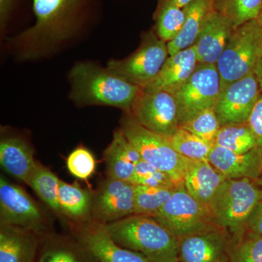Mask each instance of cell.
<instances>
[{
    "mask_svg": "<svg viewBox=\"0 0 262 262\" xmlns=\"http://www.w3.org/2000/svg\"><path fill=\"white\" fill-rule=\"evenodd\" d=\"M71 96L80 104L105 105L130 114L144 89L92 63L76 64L70 75Z\"/></svg>",
    "mask_w": 262,
    "mask_h": 262,
    "instance_id": "cell-1",
    "label": "cell"
},
{
    "mask_svg": "<svg viewBox=\"0 0 262 262\" xmlns=\"http://www.w3.org/2000/svg\"><path fill=\"white\" fill-rule=\"evenodd\" d=\"M89 0H33L36 22L20 39L32 55L56 46L83 23Z\"/></svg>",
    "mask_w": 262,
    "mask_h": 262,
    "instance_id": "cell-2",
    "label": "cell"
},
{
    "mask_svg": "<svg viewBox=\"0 0 262 262\" xmlns=\"http://www.w3.org/2000/svg\"><path fill=\"white\" fill-rule=\"evenodd\" d=\"M106 227L117 244L151 262H179L178 238L152 217L134 214Z\"/></svg>",
    "mask_w": 262,
    "mask_h": 262,
    "instance_id": "cell-3",
    "label": "cell"
},
{
    "mask_svg": "<svg viewBox=\"0 0 262 262\" xmlns=\"http://www.w3.org/2000/svg\"><path fill=\"white\" fill-rule=\"evenodd\" d=\"M262 199V187L248 179H227L208 205L215 225L225 229L232 238L247 231L248 221Z\"/></svg>",
    "mask_w": 262,
    "mask_h": 262,
    "instance_id": "cell-4",
    "label": "cell"
},
{
    "mask_svg": "<svg viewBox=\"0 0 262 262\" xmlns=\"http://www.w3.org/2000/svg\"><path fill=\"white\" fill-rule=\"evenodd\" d=\"M262 58V28L257 20L234 29L216 63L221 90L254 72Z\"/></svg>",
    "mask_w": 262,
    "mask_h": 262,
    "instance_id": "cell-5",
    "label": "cell"
},
{
    "mask_svg": "<svg viewBox=\"0 0 262 262\" xmlns=\"http://www.w3.org/2000/svg\"><path fill=\"white\" fill-rule=\"evenodd\" d=\"M120 127L141 160L168 173L178 185L184 186L183 177L189 159L174 149L168 138L148 130L130 114L122 118Z\"/></svg>",
    "mask_w": 262,
    "mask_h": 262,
    "instance_id": "cell-6",
    "label": "cell"
},
{
    "mask_svg": "<svg viewBox=\"0 0 262 262\" xmlns=\"http://www.w3.org/2000/svg\"><path fill=\"white\" fill-rule=\"evenodd\" d=\"M220 92L216 65L198 63L191 77L170 93L177 103L179 127L202 112L214 107Z\"/></svg>",
    "mask_w": 262,
    "mask_h": 262,
    "instance_id": "cell-7",
    "label": "cell"
},
{
    "mask_svg": "<svg viewBox=\"0 0 262 262\" xmlns=\"http://www.w3.org/2000/svg\"><path fill=\"white\" fill-rule=\"evenodd\" d=\"M169 57L168 45L155 30L144 33L139 47L122 60H112L107 68L143 89L158 77Z\"/></svg>",
    "mask_w": 262,
    "mask_h": 262,
    "instance_id": "cell-8",
    "label": "cell"
},
{
    "mask_svg": "<svg viewBox=\"0 0 262 262\" xmlns=\"http://www.w3.org/2000/svg\"><path fill=\"white\" fill-rule=\"evenodd\" d=\"M152 218L177 238L216 226L208 205L193 198L184 186L175 189L170 199Z\"/></svg>",
    "mask_w": 262,
    "mask_h": 262,
    "instance_id": "cell-9",
    "label": "cell"
},
{
    "mask_svg": "<svg viewBox=\"0 0 262 262\" xmlns=\"http://www.w3.org/2000/svg\"><path fill=\"white\" fill-rule=\"evenodd\" d=\"M130 115L148 130L170 138L179 127L177 103L165 91H143Z\"/></svg>",
    "mask_w": 262,
    "mask_h": 262,
    "instance_id": "cell-10",
    "label": "cell"
},
{
    "mask_svg": "<svg viewBox=\"0 0 262 262\" xmlns=\"http://www.w3.org/2000/svg\"><path fill=\"white\" fill-rule=\"evenodd\" d=\"M261 94L254 73L221 90L213 107L221 127L247 123Z\"/></svg>",
    "mask_w": 262,
    "mask_h": 262,
    "instance_id": "cell-11",
    "label": "cell"
},
{
    "mask_svg": "<svg viewBox=\"0 0 262 262\" xmlns=\"http://www.w3.org/2000/svg\"><path fill=\"white\" fill-rule=\"evenodd\" d=\"M230 234L214 226L178 238L179 262H230Z\"/></svg>",
    "mask_w": 262,
    "mask_h": 262,
    "instance_id": "cell-12",
    "label": "cell"
},
{
    "mask_svg": "<svg viewBox=\"0 0 262 262\" xmlns=\"http://www.w3.org/2000/svg\"><path fill=\"white\" fill-rule=\"evenodd\" d=\"M0 217L1 225L38 230L42 214L35 202L22 188L0 179Z\"/></svg>",
    "mask_w": 262,
    "mask_h": 262,
    "instance_id": "cell-13",
    "label": "cell"
},
{
    "mask_svg": "<svg viewBox=\"0 0 262 262\" xmlns=\"http://www.w3.org/2000/svg\"><path fill=\"white\" fill-rule=\"evenodd\" d=\"M95 218L111 223L134 214V184L108 178L93 199Z\"/></svg>",
    "mask_w": 262,
    "mask_h": 262,
    "instance_id": "cell-14",
    "label": "cell"
},
{
    "mask_svg": "<svg viewBox=\"0 0 262 262\" xmlns=\"http://www.w3.org/2000/svg\"><path fill=\"white\" fill-rule=\"evenodd\" d=\"M79 241L84 251L100 262H151L141 253L117 244L102 222L84 227L79 233Z\"/></svg>",
    "mask_w": 262,
    "mask_h": 262,
    "instance_id": "cell-15",
    "label": "cell"
},
{
    "mask_svg": "<svg viewBox=\"0 0 262 262\" xmlns=\"http://www.w3.org/2000/svg\"><path fill=\"white\" fill-rule=\"evenodd\" d=\"M234 29L233 24L227 17L216 10H212L193 45L198 63L216 64Z\"/></svg>",
    "mask_w": 262,
    "mask_h": 262,
    "instance_id": "cell-16",
    "label": "cell"
},
{
    "mask_svg": "<svg viewBox=\"0 0 262 262\" xmlns=\"http://www.w3.org/2000/svg\"><path fill=\"white\" fill-rule=\"evenodd\" d=\"M208 161L227 179H248L256 182L262 173V149L258 146L238 154L213 145Z\"/></svg>",
    "mask_w": 262,
    "mask_h": 262,
    "instance_id": "cell-17",
    "label": "cell"
},
{
    "mask_svg": "<svg viewBox=\"0 0 262 262\" xmlns=\"http://www.w3.org/2000/svg\"><path fill=\"white\" fill-rule=\"evenodd\" d=\"M198 64V58L193 46L169 56L159 75L144 90L173 92L191 77Z\"/></svg>",
    "mask_w": 262,
    "mask_h": 262,
    "instance_id": "cell-18",
    "label": "cell"
},
{
    "mask_svg": "<svg viewBox=\"0 0 262 262\" xmlns=\"http://www.w3.org/2000/svg\"><path fill=\"white\" fill-rule=\"evenodd\" d=\"M104 159L108 178L132 183L136 165L141 158L120 127L105 150Z\"/></svg>",
    "mask_w": 262,
    "mask_h": 262,
    "instance_id": "cell-19",
    "label": "cell"
},
{
    "mask_svg": "<svg viewBox=\"0 0 262 262\" xmlns=\"http://www.w3.org/2000/svg\"><path fill=\"white\" fill-rule=\"evenodd\" d=\"M225 176L209 161L189 160L183 180L184 187L198 201L208 205L221 184L225 181Z\"/></svg>",
    "mask_w": 262,
    "mask_h": 262,
    "instance_id": "cell-20",
    "label": "cell"
},
{
    "mask_svg": "<svg viewBox=\"0 0 262 262\" xmlns=\"http://www.w3.org/2000/svg\"><path fill=\"white\" fill-rule=\"evenodd\" d=\"M0 164L7 173L25 184L38 165L32 148L25 141L17 138L2 139Z\"/></svg>",
    "mask_w": 262,
    "mask_h": 262,
    "instance_id": "cell-21",
    "label": "cell"
},
{
    "mask_svg": "<svg viewBox=\"0 0 262 262\" xmlns=\"http://www.w3.org/2000/svg\"><path fill=\"white\" fill-rule=\"evenodd\" d=\"M37 241L32 231L1 225L0 262H32Z\"/></svg>",
    "mask_w": 262,
    "mask_h": 262,
    "instance_id": "cell-22",
    "label": "cell"
},
{
    "mask_svg": "<svg viewBox=\"0 0 262 262\" xmlns=\"http://www.w3.org/2000/svg\"><path fill=\"white\" fill-rule=\"evenodd\" d=\"M215 0H193L186 8L185 22L179 35L167 43L169 56L192 47L208 14L215 9Z\"/></svg>",
    "mask_w": 262,
    "mask_h": 262,
    "instance_id": "cell-23",
    "label": "cell"
},
{
    "mask_svg": "<svg viewBox=\"0 0 262 262\" xmlns=\"http://www.w3.org/2000/svg\"><path fill=\"white\" fill-rule=\"evenodd\" d=\"M184 8H180L174 0H158L154 14L155 32L165 42L173 41L185 22Z\"/></svg>",
    "mask_w": 262,
    "mask_h": 262,
    "instance_id": "cell-24",
    "label": "cell"
},
{
    "mask_svg": "<svg viewBox=\"0 0 262 262\" xmlns=\"http://www.w3.org/2000/svg\"><path fill=\"white\" fill-rule=\"evenodd\" d=\"M58 198L61 212L72 218H84L92 210L93 199L91 194L77 184H68L60 180Z\"/></svg>",
    "mask_w": 262,
    "mask_h": 262,
    "instance_id": "cell-25",
    "label": "cell"
},
{
    "mask_svg": "<svg viewBox=\"0 0 262 262\" xmlns=\"http://www.w3.org/2000/svg\"><path fill=\"white\" fill-rule=\"evenodd\" d=\"M214 145L243 154L256 147L257 142L252 129L247 122L221 127Z\"/></svg>",
    "mask_w": 262,
    "mask_h": 262,
    "instance_id": "cell-26",
    "label": "cell"
},
{
    "mask_svg": "<svg viewBox=\"0 0 262 262\" xmlns=\"http://www.w3.org/2000/svg\"><path fill=\"white\" fill-rule=\"evenodd\" d=\"M175 189L134 185V214L154 217L170 199Z\"/></svg>",
    "mask_w": 262,
    "mask_h": 262,
    "instance_id": "cell-27",
    "label": "cell"
},
{
    "mask_svg": "<svg viewBox=\"0 0 262 262\" xmlns=\"http://www.w3.org/2000/svg\"><path fill=\"white\" fill-rule=\"evenodd\" d=\"M168 139L179 154L196 161H208L213 146V144L182 127H179Z\"/></svg>",
    "mask_w": 262,
    "mask_h": 262,
    "instance_id": "cell-28",
    "label": "cell"
},
{
    "mask_svg": "<svg viewBox=\"0 0 262 262\" xmlns=\"http://www.w3.org/2000/svg\"><path fill=\"white\" fill-rule=\"evenodd\" d=\"M214 7L235 29L257 19L262 9V0H215Z\"/></svg>",
    "mask_w": 262,
    "mask_h": 262,
    "instance_id": "cell-29",
    "label": "cell"
},
{
    "mask_svg": "<svg viewBox=\"0 0 262 262\" xmlns=\"http://www.w3.org/2000/svg\"><path fill=\"white\" fill-rule=\"evenodd\" d=\"M59 181L51 170L38 163L27 184L52 209L61 212L58 198Z\"/></svg>",
    "mask_w": 262,
    "mask_h": 262,
    "instance_id": "cell-30",
    "label": "cell"
},
{
    "mask_svg": "<svg viewBox=\"0 0 262 262\" xmlns=\"http://www.w3.org/2000/svg\"><path fill=\"white\" fill-rule=\"evenodd\" d=\"M230 262H262V236L246 231L239 238H230Z\"/></svg>",
    "mask_w": 262,
    "mask_h": 262,
    "instance_id": "cell-31",
    "label": "cell"
},
{
    "mask_svg": "<svg viewBox=\"0 0 262 262\" xmlns=\"http://www.w3.org/2000/svg\"><path fill=\"white\" fill-rule=\"evenodd\" d=\"M179 127L189 131L203 140L214 145L221 125L213 108L198 114L192 120Z\"/></svg>",
    "mask_w": 262,
    "mask_h": 262,
    "instance_id": "cell-32",
    "label": "cell"
},
{
    "mask_svg": "<svg viewBox=\"0 0 262 262\" xmlns=\"http://www.w3.org/2000/svg\"><path fill=\"white\" fill-rule=\"evenodd\" d=\"M132 184L146 187L177 188L183 187L177 184L168 173L154 165L141 160L136 165Z\"/></svg>",
    "mask_w": 262,
    "mask_h": 262,
    "instance_id": "cell-33",
    "label": "cell"
},
{
    "mask_svg": "<svg viewBox=\"0 0 262 262\" xmlns=\"http://www.w3.org/2000/svg\"><path fill=\"white\" fill-rule=\"evenodd\" d=\"M67 168L72 175L82 180H87L96 170L94 155L86 148L80 146L73 150L67 160Z\"/></svg>",
    "mask_w": 262,
    "mask_h": 262,
    "instance_id": "cell-34",
    "label": "cell"
},
{
    "mask_svg": "<svg viewBox=\"0 0 262 262\" xmlns=\"http://www.w3.org/2000/svg\"><path fill=\"white\" fill-rule=\"evenodd\" d=\"M38 262H89L82 253L65 246H55L42 253Z\"/></svg>",
    "mask_w": 262,
    "mask_h": 262,
    "instance_id": "cell-35",
    "label": "cell"
},
{
    "mask_svg": "<svg viewBox=\"0 0 262 262\" xmlns=\"http://www.w3.org/2000/svg\"><path fill=\"white\" fill-rule=\"evenodd\" d=\"M248 123L256 137L258 147L262 149V94L260 95Z\"/></svg>",
    "mask_w": 262,
    "mask_h": 262,
    "instance_id": "cell-36",
    "label": "cell"
},
{
    "mask_svg": "<svg viewBox=\"0 0 262 262\" xmlns=\"http://www.w3.org/2000/svg\"><path fill=\"white\" fill-rule=\"evenodd\" d=\"M247 230L262 236V199L255 207L248 221Z\"/></svg>",
    "mask_w": 262,
    "mask_h": 262,
    "instance_id": "cell-37",
    "label": "cell"
},
{
    "mask_svg": "<svg viewBox=\"0 0 262 262\" xmlns=\"http://www.w3.org/2000/svg\"><path fill=\"white\" fill-rule=\"evenodd\" d=\"M15 0H0V18L1 24H5L10 13Z\"/></svg>",
    "mask_w": 262,
    "mask_h": 262,
    "instance_id": "cell-38",
    "label": "cell"
},
{
    "mask_svg": "<svg viewBox=\"0 0 262 262\" xmlns=\"http://www.w3.org/2000/svg\"><path fill=\"white\" fill-rule=\"evenodd\" d=\"M255 76H256V79H257L258 85H259L260 91L262 94V58L258 62L257 66L255 68L254 72Z\"/></svg>",
    "mask_w": 262,
    "mask_h": 262,
    "instance_id": "cell-39",
    "label": "cell"
},
{
    "mask_svg": "<svg viewBox=\"0 0 262 262\" xmlns=\"http://www.w3.org/2000/svg\"><path fill=\"white\" fill-rule=\"evenodd\" d=\"M174 2H175L177 5L180 7V8H186L187 5L190 4V3L193 2V0H174Z\"/></svg>",
    "mask_w": 262,
    "mask_h": 262,
    "instance_id": "cell-40",
    "label": "cell"
},
{
    "mask_svg": "<svg viewBox=\"0 0 262 262\" xmlns=\"http://www.w3.org/2000/svg\"><path fill=\"white\" fill-rule=\"evenodd\" d=\"M256 20H257L258 24H259L260 27H261L262 28V9L261 12H260V14L258 15V17Z\"/></svg>",
    "mask_w": 262,
    "mask_h": 262,
    "instance_id": "cell-41",
    "label": "cell"
},
{
    "mask_svg": "<svg viewBox=\"0 0 262 262\" xmlns=\"http://www.w3.org/2000/svg\"><path fill=\"white\" fill-rule=\"evenodd\" d=\"M256 182L257 183V184H258V185L260 186V187H262V173L261 177H260L259 178H258L257 181H256Z\"/></svg>",
    "mask_w": 262,
    "mask_h": 262,
    "instance_id": "cell-42",
    "label": "cell"
}]
</instances>
